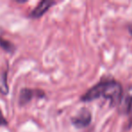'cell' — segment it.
<instances>
[{
    "instance_id": "8992f818",
    "label": "cell",
    "mask_w": 132,
    "mask_h": 132,
    "mask_svg": "<svg viewBox=\"0 0 132 132\" xmlns=\"http://www.w3.org/2000/svg\"><path fill=\"white\" fill-rule=\"evenodd\" d=\"M130 33L132 34V28H130Z\"/></svg>"
},
{
    "instance_id": "277c9868",
    "label": "cell",
    "mask_w": 132,
    "mask_h": 132,
    "mask_svg": "<svg viewBox=\"0 0 132 132\" xmlns=\"http://www.w3.org/2000/svg\"><path fill=\"white\" fill-rule=\"evenodd\" d=\"M0 45L2 46L5 50H6L7 52H11L14 49V46L11 43H9L8 41H6L4 39H0Z\"/></svg>"
},
{
    "instance_id": "3957f363",
    "label": "cell",
    "mask_w": 132,
    "mask_h": 132,
    "mask_svg": "<svg viewBox=\"0 0 132 132\" xmlns=\"http://www.w3.org/2000/svg\"><path fill=\"white\" fill-rule=\"evenodd\" d=\"M53 4H54V2H52V1H47V0L42 1V2H40V4L33 10V12L31 13V16L35 17V18L42 16L45 12H47V10L49 9Z\"/></svg>"
},
{
    "instance_id": "6da1fadb",
    "label": "cell",
    "mask_w": 132,
    "mask_h": 132,
    "mask_svg": "<svg viewBox=\"0 0 132 132\" xmlns=\"http://www.w3.org/2000/svg\"><path fill=\"white\" fill-rule=\"evenodd\" d=\"M99 98L110 100L112 105L119 104L122 98V87L115 81H101L88 90L81 100L84 101H90Z\"/></svg>"
},
{
    "instance_id": "7a4b0ae2",
    "label": "cell",
    "mask_w": 132,
    "mask_h": 132,
    "mask_svg": "<svg viewBox=\"0 0 132 132\" xmlns=\"http://www.w3.org/2000/svg\"><path fill=\"white\" fill-rule=\"evenodd\" d=\"M90 119H92V116H90V111L87 110L86 109H83L77 116H75L72 119V123L77 128H84L87 125H89Z\"/></svg>"
},
{
    "instance_id": "5b68a950",
    "label": "cell",
    "mask_w": 132,
    "mask_h": 132,
    "mask_svg": "<svg viewBox=\"0 0 132 132\" xmlns=\"http://www.w3.org/2000/svg\"><path fill=\"white\" fill-rule=\"evenodd\" d=\"M6 119L4 118V116H3L2 114V111L0 110V126H3V125H6Z\"/></svg>"
}]
</instances>
